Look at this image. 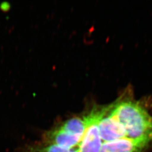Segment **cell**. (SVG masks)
I'll return each instance as SVG.
<instances>
[{
	"mask_svg": "<svg viewBox=\"0 0 152 152\" xmlns=\"http://www.w3.org/2000/svg\"><path fill=\"white\" fill-rule=\"evenodd\" d=\"M59 127L67 132L82 138L85 131L86 125L83 119L73 117L66 121Z\"/></svg>",
	"mask_w": 152,
	"mask_h": 152,
	"instance_id": "5b68a950",
	"label": "cell"
},
{
	"mask_svg": "<svg viewBox=\"0 0 152 152\" xmlns=\"http://www.w3.org/2000/svg\"><path fill=\"white\" fill-rule=\"evenodd\" d=\"M71 152H79L78 151H76V150H71Z\"/></svg>",
	"mask_w": 152,
	"mask_h": 152,
	"instance_id": "52a82bcc",
	"label": "cell"
},
{
	"mask_svg": "<svg viewBox=\"0 0 152 152\" xmlns=\"http://www.w3.org/2000/svg\"><path fill=\"white\" fill-rule=\"evenodd\" d=\"M150 144L124 138L102 144L100 152H142Z\"/></svg>",
	"mask_w": 152,
	"mask_h": 152,
	"instance_id": "3957f363",
	"label": "cell"
},
{
	"mask_svg": "<svg viewBox=\"0 0 152 152\" xmlns=\"http://www.w3.org/2000/svg\"><path fill=\"white\" fill-rule=\"evenodd\" d=\"M82 138L58 127L46 133L44 141L47 144H54L71 149L80 143Z\"/></svg>",
	"mask_w": 152,
	"mask_h": 152,
	"instance_id": "277c9868",
	"label": "cell"
},
{
	"mask_svg": "<svg viewBox=\"0 0 152 152\" xmlns=\"http://www.w3.org/2000/svg\"><path fill=\"white\" fill-rule=\"evenodd\" d=\"M30 152H71V149L54 144H45L42 146H36L29 148Z\"/></svg>",
	"mask_w": 152,
	"mask_h": 152,
	"instance_id": "8992f818",
	"label": "cell"
},
{
	"mask_svg": "<svg viewBox=\"0 0 152 152\" xmlns=\"http://www.w3.org/2000/svg\"><path fill=\"white\" fill-rule=\"evenodd\" d=\"M99 129L101 139L104 142L124 138L131 139L124 125L110 112L109 105L105 108L104 113L99 122Z\"/></svg>",
	"mask_w": 152,
	"mask_h": 152,
	"instance_id": "7a4b0ae2",
	"label": "cell"
},
{
	"mask_svg": "<svg viewBox=\"0 0 152 152\" xmlns=\"http://www.w3.org/2000/svg\"><path fill=\"white\" fill-rule=\"evenodd\" d=\"M105 108L101 110L94 109L83 117L86 129L80 143L79 152H100L102 145L99 129V122L103 115Z\"/></svg>",
	"mask_w": 152,
	"mask_h": 152,
	"instance_id": "6da1fadb",
	"label": "cell"
}]
</instances>
